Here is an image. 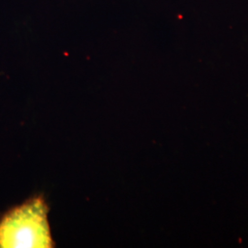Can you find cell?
I'll return each instance as SVG.
<instances>
[{"mask_svg":"<svg viewBox=\"0 0 248 248\" xmlns=\"http://www.w3.org/2000/svg\"><path fill=\"white\" fill-rule=\"evenodd\" d=\"M47 212L41 198L12 210L0 222V248H52Z\"/></svg>","mask_w":248,"mask_h":248,"instance_id":"1","label":"cell"}]
</instances>
